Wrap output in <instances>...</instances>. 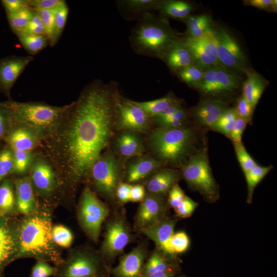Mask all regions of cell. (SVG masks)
<instances>
[{"mask_svg":"<svg viewBox=\"0 0 277 277\" xmlns=\"http://www.w3.org/2000/svg\"><path fill=\"white\" fill-rule=\"evenodd\" d=\"M33 60L31 56H8L0 60V91L8 96L21 74Z\"/></svg>","mask_w":277,"mask_h":277,"instance_id":"cell-18","label":"cell"},{"mask_svg":"<svg viewBox=\"0 0 277 277\" xmlns=\"http://www.w3.org/2000/svg\"><path fill=\"white\" fill-rule=\"evenodd\" d=\"M176 221L175 219L166 216L156 224L141 232L153 241L157 249L169 260L174 259L176 256L171 246Z\"/></svg>","mask_w":277,"mask_h":277,"instance_id":"cell-17","label":"cell"},{"mask_svg":"<svg viewBox=\"0 0 277 277\" xmlns=\"http://www.w3.org/2000/svg\"><path fill=\"white\" fill-rule=\"evenodd\" d=\"M32 166L30 179L35 189L42 194L53 191L57 185L55 173L51 166L42 159H37Z\"/></svg>","mask_w":277,"mask_h":277,"instance_id":"cell-23","label":"cell"},{"mask_svg":"<svg viewBox=\"0 0 277 277\" xmlns=\"http://www.w3.org/2000/svg\"><path fill=\"white\" fill-rule=\"evenodd\" d=\"M18 33L46 35L43 21L37 12L34 11L30 22Z\"/></svg>","mask_w":277,"mask_h":277,"instance_id":"cell-47","label":"cell"},{"mask_svg":"<svg viewBox=\"0 0 277 277\" xmlns=\"http://www.w3.org/2000/svg\"><path fill=\"white\" fill-rule=\"evenodd\" d=\"M233 146L238 160L244 174H246L257 164L248 153L242 142L234 143Z\"/></svg>","mask_w":277,"mask_h":277,"instance_id":"cell-45","label":"cell"},{"mask_svg":"<svg viewBox=\"0 0 277 277\" xmlns=\"http://www.w3.org/2000/svg\"><path fill=\"white\" fill-rule=\"evenodd\" d=\"M132 235L126 218L116 215L107 223L101 246L103 255L108 260L115 259L130 242Z\"/></svg>","mask_w":277,"mask_h":277,"instance_id":"cell-12","label":"cell"},{"mask_svg":"<svg viewBox=\"0 0 277 277\" xmlns=\"http://www.w3.org/2000/svg\"><path fill=\"white\" fill-rule=\"evenodd\" d=\"M18 251L17 226L8 217L0 216V276L5 267L17 259Z\"/></svg>","mask_w":277,"mask_h":277,"instance_id":"cell-16","label":"cell"},{"mask_svg":"<svg viewBox=\"0 0 277 277\" xmlns=\"http://www.w3.org/2000/svg\"><path fill=\"white\" fill-rule=\"evenodd\" d=\"M226 102L214 99L201 101L192 110L191 114L201 125L211 129L216 122L228 109Z\"/></svg>","mask_w":277,"mask_h":277,"instance_id":"cell-24","label":"cell"},{"mask_svg":"<svg viewBox=\"0 0 277 277\" xmlns=\"http://www.w3.org/2000/svg\"><path fill=\"white\" fill-rule=\"evenodd\" d=\"M236 116L237 114L235 108H228L224 111L211 129L229 137Z\"/></svg>","mask_w":277,"mask_h":277,"instance_id":"cell-40","label":"cell"},{"mask_svg":"<svg viewBox=\"0 0 277 277\" xmlns=\"http://www.w3.org/2000/svg\"><path fill=\"white\" fill-rule=\"evenodd\" d=\"M161 0H120L118 10L126 20H138L147 14L157 11Z\"/></svg>","mask_w":277,"mask_h":277,"instance_id":"cell-25","label":"cell"},{"mask_svg":"<svg viewBox=\"0 0 277 277\" xmlns=\"http://www.w3.org/2000/svg\"><path fill=\"white\" fill-rule=\"evenodd\" d=\"M243 2L245 5L265 11L276 12L277 10L276 0H246Z\"/></svg>","mask_w":277,"mask_h":277,"instance_id":"cell-53","label":"cell"},{"mask_svg":"<svg viewBox=\"0 0 277 277\" xmlns=\"http://www.w3.org/2000/svg\"><path fill=\"white\" fill-rule=\"evenodd\" d=\"M1 3L7 14L15 13L28 7L27 0H2Z\"/></svg>","mask_w":277,"mask_h":277,"instance_id":"cell-57","label":"cell"},{"mask_svg":"<svg viewBox=\"0 0 277 277\" xmlns=\"http://www.w3.org/2000/svg\"><path fill=\"white\" fill-rule=\"evenodd\" d=\"M188 186L210 203L219 196V188L213 176L206 147L192 153L183 165L181 172Z\"/></svg>","mask_w":277,"mask_h":277,"instance_id":"cell-6","label":"cell"},{"mask_svg":"<svg viewBox=\"0 0 277 277\" xmlns=\"http://www.w3.org/2000/svg\"><path fill=\"white\" fill-rule=\"evenodd\" d=\"M189 245V239L185 232L180 231L174 233L171 240V246L175 254L184 252L188 249Z\"/></svg>","mask_w":277,"mask_h":277,"instance_id":"cell-46","label":"cell"},{"mask_svg":"<svg viewBox=\"0 0 277 277\" xmlns=\"http://www.w3.org/2000/svg\"><path fill=\"white\" fill-rule=\"evenodd\" d=\"M237 115L249 122L252 117L254 109L247 100L241 95L237 100L234 108Z\"/></svg>","mask_w":277,"mask_h":277,"instance_id":"cell-52","label":"cell"},{"mask_svg":"<svg viewBox=\"0 0 277 277\" xmlns=\"http://www.w3.org/2000/svg\"><path fill=\"white\" fill-rule=\"evenodd\" d=\"M64 2L63 0H27V6L34 11L53 9Z\"/></svg>","mask_w":277,"mask_h":277,"instance_id":"cell-51","label":"cell"},{"mask_svg":"<svg viewBox=\"0 0 277 277\" xmlns=\"http://www.w3.org/2000/svg\"><path fill=\"white\" fill-rule=\"evenodd\" d=\"M181 177V172L176 170L161 168L149 177L145 189L148 193L165 199Z\"/></svg>","mask_w":277,"mask_h":277,"instance_id":"cell-22","label":"cell"},{"mask_svg":"<svg viewBox=\"0 0 277 277\" xmlns=\"http://www.w3.org/2000/svg\"><path fill=\"white\" fill-rule=\"evenodd\" d=\"M13 125V124H12ZM11 125L4 138L12 150L31 151L36 146L39 137L30 129Z\"/></svg>","mask_w":277,"mask_h":277,"instance_id":"cell-28","label":"cell"},{"mask_svg":"<svg viewBox=\"0 0 277 277\" xmlns=\"http://www.w3.org/2000/svg\"><path fill=\"white\" fill-rule=\"evenodd\" d=\"M182 82L192 87L199 83L204 76V69L194 65L185 67L175 74Z\"/></svg>","mask_w":277,"mask_h":277,"instance_id":"cell-41","label":"cell"},{"mask_svg":"<svg viewBox=\"0 0 277 277\" xmlns=\"http://www.w3.org/2000/svg\"><path fill=\"white\" fill-rule=\"evenodd\" d=\"M217 41L219 64L238 74L247 69V60L237 41L225 28H212Z\"/></svg>","mask_w":277,"mask_h":277,"instance_id":"cell-11","label":"cell"},{"mask_svg":"<svg viewBox=\"0 0 277 277\" xmlns=\"http://www.w3.org/2000/svg\"><path fill=\"white\" fill-rule=\"evenodd\" d=\"M186 26L184 35L197 37L212 30L213 21L207 14L191 15L183 22Z\"/></svg>","mask_w":277,"mask_h":277,"instance_id":"cell-31","label":"cell"},{"mask_svg":"<svg viewBox=\"0 0 277 277\" xmlns=\"http://www.w3.org/2000/svg\"><path fill=\"white\" fill-rule=\"evenodd\" d=\"M172 93L156 99L146 102H136V105L143 109L150 117H153L163 112L172 105L180 101Z\"/></svg>","mask_w":277,"mask_h":277,"instance_id":"cell-33","label":"cell"},{"mask_svg":"<svg viewBox=\"0 0 277 277\" xmlns=\"http://www.w3.org/2000/svg\"><path fill=\"white\" fill-rule=\"evenodd\" d=\"M55 267L53 277H106L107 272L102 258L85 249L74 250Z\"/></svg>","mask_w":277,"mask_h":277,"instance_id":"cell-8","label":"cell"},{"mask_svg":"<svg viewBox=\"0 0 277 277\" xmlns=\"http://www.w3.org/2000/svg\"><path fill=\"white\" fill-rule=\"evenodd\" d=\"M16 35L24 48L32 55L41 51L49 43L45 35L21 33Z\"/></svg>","mask_w":277,"mask_h":277,"instance_id":"cell-36","label":"cell"},{"mask_svg":"<svg viewBox=\"0 0 277 277\" xmlns=\"http://www.w3.org/2000/svg\"><path fill=\"white\" fill-rule=\"evenodd\" d=\"M244 74L246 77L242 83V95L254 110L267 85V81L258 72L249 68Z\"/></svg>","mask_w":277,"mask_h":277,"instance_id":"cell-29","label":"cell"},{"mask_svg":"<svg viewBox=\"0 0 277 277\" xmlns=\"http://www.w3.org/2000/svg\"><path fill=\"white\" fill-rule=\"evenodd\" d=\"M132 185L126 182H121L115 191V198L122 204H126L130 201V193Z\"/></svg>","mask_w":277,"mask_h":277,"instance_id":"cell-56","label":"cell"},{"mask_svg":"<svg viewBox=\"0 0 277 277\" xmlns=\"http://www.w3.org/2000/svg\"><path fill=\"white\" fill-rule=\"evenodd\" d=\"M182 39L191 54L194 65L205 69L220 65L217 41L212 30L194 38L183 34Z\"/></svg>","mask_w":277,"mask_h":277,"instance_id":"cell-14","label":"cell"},{"mask_svg":"<svg viewBox=\"0 0 277 277\" xmlns=\"http://www.w3.org/2000/svg\"><path fill=\"white\" fill-rule=\"evenodd\" d=\"M152 123L150 117L133 101L120 98L116 108L115 129L130 130L138 133L148 132Z\"/></svg>","mask_w":277,"mask_h":277,"instance_id":"cell-13","label":"cell"},{"mask_svg":"<svg viewBox=\"0 0 277 277\" xmlns=\"http://www.w3.org/2000/svg\"><path fill=\"white\" fill-rule=\"evenodd\" d=\"M12 151L14 160L13 172L18 174L24 173L29 169L32 162L31 151L16 150Z\"/></svg>","mask_w":277,"mask_h":277,"instance_id":"cell-43","label":"cell"},{"mask_svg":"<svg viewBox=\"0 0 277 277\" xmlns=\"http://www.w3.org/2000/svg\"><path fill=\"white\" fill-rule=\"evenodd\" d=\"M195 6L189 1L181 0H161L157 11L161 16L183 22L194 10Z\"/></svg>","mask_w":277,"mask_h":277,"instance_id":"cell-30","label":"cell"},{"mask_svg":"<svg viewBox=\"0 0 277 277\" xmlns=\"http://www.w3.org/2000/svg\"><path fill=\"white\" fill-rule=\"evenodd\" d=\"M272 166H261L256 164L252 169L245 174L247 184L248 195L247 202L251 203L254 190L257 185L272 169Z\"/></svg>","mask_w":277,"mask_h":277,"instance_id":"cell-35","label":"cell"},{"mask_svg":"<svg viewBox=\"0 0 277 277\" xmlns=\"http://www.w3.org/2000/svg\"><path fill=\"white\" fill-rule=\"evenodd\" d=\"M167 206L164 199L146 192L135 216V230L141 232L166 217Z\"/></svg>","mask_w":277,"mask_h":277,"instance_id":"cell-15","label":"cell"},{"mask_svg":"<svg viewBox=\"0 0 277 277\" xmlns=\"http://www.w3.org/2000/svg\"><path fill=\"white\" fill-rule=\"evenodd\" d=\"M243 82L239 74L217 65L204 69L202 80L192 88L205 96V99L223 101V98L238 91Z\"/></svg>","mask_w":277,"mask_h":277,"instance_id":"cell-7","label":"cell"},{"mask_svg":"<svg viewBox=\"0 0 277 277\" xmlns=\"http://www.w3.org/2000/svg\"><path fill=\"white\" fill-rule=\"evenodd\" d=\"M109 213L108 207L86 187L80 199L77 217L81 227L93 241H98L102 224Z\"/></svg>","mask_w":277,"mask_h":277,"instance_id":"cell-10","label":"cell"},{"mask_svg":"<svg viewBox=\"0 0 277 277\" xmlns=\"http://www.w3.org/2000/svg\"><path fill=\"white\" fill-rule=\"evenodd\" d=\"M112 141L115 154L125 159L141 155L145 151L143 140L137 132L130 130L116 131Z\"/></svg>","mask_w":277,"mask_h":277,"instance_id":"cell-21","label":"cell"},{"mask_svg":"<svg viewBox=\"0 0 277 277\" xmlns=\"http://www.w3.org/2000/svg\"><path fill=\"white\" fill-rule=\"evenodd\" d=\"M13 183L17 211L25 216L33 213L36 204L30 177L17 179Z\"/></svg>","mask_w":277,"mask_h":277,"instance_id":"cell-26","label":"cell"},{"mask_svg":"<svg viewBox=\"0 0 277 277\" xmlns=\"http://www.w3.org/2000/svg\"><path fill=\"white\" fill-rule=\"evenodd\" d=\"M247 123L246 120L237 115L229 137L233 143L242 142V135Z\"/></svg>","mask_w":277,"mask_h":277,"instance_id":"cell-55","label":"cell"},{"mask_svg":"<svg viewBox=\"0 0 277 277\" xmlns=\"http://www.w3.org/2000/svg\"><path fill=\"white\" fill-rule=\"evenodd\" d=\"M170 260L158 249L152 253L143 268V277L160 271H172Z\"/></svg>","mask_w":277,"mask_h":277,"instance_id":"cell-34","label":"cell"},{"mask_svg":"<svg viewBox=\"0 0 277 277\" xmlns=\"http://www.w3.org/2000/svg\"><path fill=\"white\" fill-rule=\"evenodd\" d=\"M189 116V112L184 107L172 115L161 119H152V123L159 126V128H174L185 126Z\"/></svg>","mask_w":277,"mask_h":277,"instance_id":"cell-38","label":"cell"},{"mask_svg":"<svg viewBox=\"0 0 277 277\" xmlns=\"http://www.w3.org/2000/svg\"><path fill=\"white\" fill-rule=\"evenodd\" d=\"M179 277H186L185 276H179Z\"/></svg>","mask_w":277,"mask_h":277,"instance_id":"cell-61","label":"cell"},{"mask_svg":"<svg viewBox=\"0 0 277 277\" xmlns=\"http://www.w3.org/2000/svg\"><path fill=\"white\" fill-rule=\"evenodd\" d=\"M0 277H4L3 276H0Z\"/></svg>","mask_w":277,"mask_h":277,"instance_id":"cell-62","label":"cell"},{"mask_svg":"<svg viewBox=\"0 0 277 277\" xmlns=\"http://www.w3.org/2000/svg\"><path fill=\"white\" fill-rule=\"evenodd\" d=\"M1 103L9 116L11 125L25 127L38 137L54 133L62 124L71 105L57 107L11 100Z\"/></svg>","mask_w":277,"mask_h":277,"instance_id":"cell-4","label":"cell"},{"mask_svg":"<svg viewBox=\"0 0 277 277\" xmlns=\"http://www.w3.org/2000/svg\"><path fill=\"white\" fill-rule=\"evenodd\" d=\"M37 12L43 21L46 36L48 38L50 44L51 42L54 31L55 9L42 10L37 11Z\"/></svg>","mask_w":277,"mask_h":277,"instance_id":"cell-49","label":"cell"},{"mask_svg":"<svg viewBox=\"0 0 277 277\" xmlns=\"http://www.w3.org/2000/svg\"><path fill=\"white\" fill-rule=\"evenodd\" d=\"M52 236L55 244L63 248L69 247L73 240L71 231L66 227L57 225L52 227Z\"/></svg>","mask_w":277,"mask_h":277,"instance_id":"cell-42","label":"cell"},{"mask_svg":"<svg viewBox=\"0 0 277 277\" xmlns=\"http://www.w3.org/2000/svg\"><path fill=\"white\" fill-rule=\"evenodd\" d=\"M183 34L173 29L168 18L150 13L137 21L129 38L137 54L161 60L168 48Z\"/></svg>","mask_w":277,"mask_h":277,"instance_id":"cell-3","label":"cell"},{"mask_svg":"<svg viewBox=\"0 0 277 277\" xmlns=\"http://www.w3.org/2000/svg\"><path fill=\"white\" fill-rule=\"evenodd\" d=\"M197 206V203L186 195L180 205L174 210L177 217L187 218L192 214Z\"/></svg>","mask_w":277,"mask_h":277,"instance_id":"cell-50","label":"cell"},{"mask_svg":"<svg viewBox=\"0 0 277 277\" xmlns=\"http://www.w3.org/2000/svg\"><path fill=\"white\" fill-rule=\"evenodd\" d=\"M146 247L141 244L121 257L118 264L112 269L114 277H143V268L147 255Z\"/></svg>","mask_w":277,"mask_h":277,"instance_id":"cell-20","label":"cell"},{"mask_svg":"<svg viewBox=\"0 0 277 277\" xmlns=\"http://www.w3.org/2000/svg\"><path fill=\"white\" fill-rule=\"evenodd\" d=\"M56 267L51 266L47 261L37 260L32 268L30 277H50L56 273Z\"/></svg>","mask_w":277,"mask_h":277,"instance_id":"cell-48","label":"cell"},{"mask_svg":"<svg viewBox=\"0 0 277 277\" xmlns=\"http://www.w3.org/2000/svg\"><path fill=\"white\" fill-rule=\"evenodd\" d=\"M163 164L154 157L143 154L131 158L124 173L126 183L134 184L150 177Z\"/></svg>","mask_w":277,"mask_h":277,"instance_id":"cell-19","label":"cell"},{"mask_svg":"<svg viewBox=\"0 0 277 277\" xmlns=\"http://www.w3.org/2000/svg\"><path fill=\"white\" fill-rule=\"evenodd\" d=\"M33 13L34 11L26 7L15 13L7 14L11 30L16 34L19 33L30 22Z\"/></svg>","mask_w":277,"mask_h":277,"instance_id":"cell-37","label":"cell"},{"mask_svg":"<svg viewBox=\"0 0 277 277\" xmlns=\"http://www.w3.org/2000/svg\"><path fill=\"white\" fill-rule=\"evenodd\" d=\"M194 129L158 128L150 134L148 145L153 157L162 163L180 165L192 154L197 141Z\"/></svg>","mask_w":277,"mask_h":277,"instance_id":"cell-5","label":"cell"},{"mask_svg":"<svg viewBox=\"0 0 277 277\" xmlns=\"http://www.w3.org/2000/svg\"><path fill=\"white\" fill-rule=\"evenodd\" d=\"M50 215L35 210L25 215L17 225L18 251L17 259L35 258L51 262L56 266L63 260L52 236Z\"/></svg>","mask_w":277,"mask_h":277,"instance_id":"cell-2","label":"cell"},{"mask_svg":"<svg viewBox=\"0 0 277 277\" xmlns=\"http://www.w3.org/2000/svg\"><path fill=\"white\" fill-rule=\"evenodd\" d=\"M13 170L12 151L9 147L5 148L0 151V184Z\"/></svg>","mask_w":277,"mask_h":277,"instance_id":"cell-44","label":"cell"},{"mask_svg":"<svg viewBox=\"0 0 277 277\" xmlns=\"http://www.w3.org/2000/svg\"><path fill=\"white\" fill-rule=\"evenodd\" d=\"M69 13L65 1L55 8L54 27L53 37L50 44L54 45L60 39L64 29Z\"/></svg>","mask_w":277,"mask_h":277,"instance_id":"cell-39","label":"cell"},{"mask_svg":"<svg viewBox=\"0 0 277 277\" xmlns=\"http://www.w3.org/2000/svg\"><path fill=\"white\" fill-rule=\"evenodd\" d=\"M89 174L96 190L109 200L115 199V191L122 182V167L116 154H102L92 166Z\"/></svg>","mask_w":277,"mask_h":277,"instance_id":"cell-9","label":"cell"},{"mask_svg":"<svg viewBox=\"0 0 277 277\" xmlns=\"http://www.w3.org/2000/svg\"><path fill=\"white\" fill-rule=\"evenodd\" d=\"M167 196L168 206L174 209L180 205L186 195L179 185L176 184L171 188Z\"/></svg>","mask_w":277,"mask_h":277,"instance_id":"cell-54","label":"cell"},{"mask_svg":"<svg viewBox=\"0 0 277 277\" xmlns=\"http://www.w3.org/2000/svg\"><path fill=\"white\" fill-rule=\"evenodd\" d=\"M145 190V188L142 185L139 184L132 185L130 193V201L141 202L146 195Z\"/></svg>","mask_w":277,"mask_h":277,"instance_id":"cell-59","label":"cell"},{"mask_svg":"<svg viewBox=\"0 0 277 277\" xmlns=\"http://www.w3.org/2000/svg\"><path fill=\"white\" fill-rule=\"evenodd\" d=\"M182 37L168 48L161 59L174 74L182 68L194 65L191 54Z\"/></svg>","mask_w":277,"mask_h":277,"instance_id":"cell-27","label":"cell"},{"mask_svg":"<svg viewBox=\"0 0 277 277\" xmlns=\"http://www.w3.org/2000/svg\"><path fill=\"white\" fill-rule=\"evenodd\" d=\"M144 277H174L172 271H160Z\"/></svg>","mask_w":277,"mask_h":277,"instance_id":"cell-60","label":"cell"},{"mask_svg":"<svg viewBox=\"0 0 277 277\" xmlns=\"http://www.w3.org/2000/svg\"><path fill=\"white\" fill-rule=\"evenodd\" d=\"M15 209L14 183L6 177L0 184V216L8 217Z\"/></svg>","mask_w":277,"mask_h":277,"instance_id":"cell-32","label":"cell"},{"mask_svg":"<svg viewBox=\"0 0 277 277\" xmlns=\"http://www.w3.org/2000/svg\"><path fill=\"white\" fill-rule=\"evenodd\" d=\"M121 96L117 83L96 80L70 104L57 140L64 168L73 181H80L89 174L111 142Z\"/></svg>","mask_w":277,"mask_h":277,"instance_id":"cell-1","label":"cell"},{"mask_svg":"<svg viewBox=\"0 0 277 277\" xmlns=\"http://www.w3.org/2000/svg\"><path fill=\"white\" fill-rule=\"evenodd\" d=\"M10 125L9 116L0 102V141L4 140Z\"/></svg>","mask_w":277,"mask_h":277,"instance_id":"cell-58","label":"cell"}]
</instances>
